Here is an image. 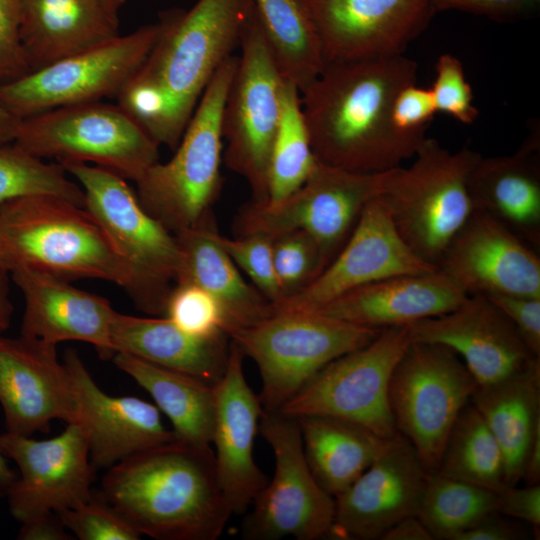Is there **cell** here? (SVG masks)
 <instances>
[{
  "label": "cell",
  "mask_w": 540,
  "mask_h": 540,
  "mask_svg": "<svg viewBox=\"0 0 540 540\" xmlns=\"http://www.w3.org/2000/svg\"><path fill=\"white\" fill-rule=\"evenodd\" d=\"M417 78V62L405 55L326 63L300 93L316 159L378 173L412 158L427 136L398 132L390 113L396 94Z\"/></svg>",
  "instance_id": "6da1fadb"
},
{
  "label": "cell",
  "mask_w": 540,
  "mask_h": 540,
  "mask_svg": "<svg viewBox=\"0 0 540 540\" xmlns=\"http://www.w3.org/2000/svg\"><path fill=\"white\" fill-rule=\"evenodd\" d=\"M252 0H198L160 16V35L117 104L160 146L175 149L204 91L239 46Z\"/></svg>",
  "instance_id": "7a4b0ae2"
},
{
  "label": "cell",
  "mask_w": 540,
  "mask_h": 540,
  "mask_svg": "<svg viewBox=\"0 0 540 540\" xmlns=\"http://www.w3.org/2000/svg\"><path fill=\"white\" fill-rule=\"evenodd\" d=\"M102 497L141 535L216 540L233 512L211 446L174 439L108 468Z\"/></svg>",
  "instance_id": "3957f363"
},
{
  "label": "cell",
  "mask_w": 540,
  "mask_h": 540,
  "mask_svg": "<svg viewBox=\"0 0 540 540\" xmlns=\"http://www.w3.org/2000/svg\"><path fill=\"white\" fill-rule=\"evenodd\" d=\"M0 237L11 260L66 280L101 279L128 289V269L85 207L53 195L0 204ZM10 269V270H11Z\"/></svg>",
  "instance_id": "277c9868"
},
{
  "label": "cell",
  "mask_w": 540,
  "mask_h": 540,
  "mask_svg": "<svg viewBox=\"0 0 540 540\" xmlns=\"http://www.w3.org/2000/svg\"><path fill=\"white\" fill-rule=\"evenodd\" d=\"M59 165L78 181L84 207L124 261L130 276L126 292L135 305L150 315H164L182 264L176 236L143 208L125 178L83 162Z\"/></svg>",
  "instance_id": "5b68a950"
},
{
  "label": "cell",
  "mask_w": 540,
  "mask_h": 540,
  "mask_svg": "<svg viewBox=\"0 0 540 540\" xmlns=\"http://www.w3.org/2000/svg\"><path fill=\"white\" fill-rule=\"evenodd\" d=\"M480 156L468 146L452 152L426 137L409 167L385 171L379 196L398 233L436 267L474 211L468 178Z\"/></svg>",
  "instance_id": "8992f818"
},
{
  "label": "cell",
  "mask_w": 540,
  "mask_h": 540,
  "mask_svg": "<svg viewBox=\"0 0 540 540\" xmlns=\"http://www.w3.org/2000/svg\"><path fill=\"white\" fill-rule=\"evenodd\" d=\"M238 57H228L204 91L173 157L135 183L143 208L174 235L200 222L221 189L222 111Z\"/></svg>",
  "instance_id": "52a82bcc"
},
{
  "label": "cell",
  "mask_w": 540,
  "mask_h": 540,
  "mask_svg": "<svg viewBox=\"0 0 540 540\" xmlns=\"http://www.w3.org/2000/svg\"><path fill=\"white\" fill-rule=\"evenodd\" d=\"M382 329L318 311H275L229 338L257 365L262 411H279L325 365L374 340Z\"/></svg>",
  "instance_id": "ba28073f"
},
{
  "label": "cell",
  "mask_w": 540,
  "mask_h": 540,
  "mask_svg": "<svg viewBox=\"0 0 540 540\" xmlns=\"http://www.w3.org/2000/svg\"><path fill=\"white\" fill-rule=\"evenodd\" d=\"M13 144L43 158L93 163L136 182L158 162L159 145L118 104L63 106L17 123Z\"/></svg>",
  "instance_id": "9c48e42d"
},
{
  "label": "cell",
  "mask_w": 540,
  "mask_h": 540,
  "mask_svg": "<svg viewBox=\"0 0 540 540\" xmlns=\"http://www.w3.org/2000/svg\"><path fill=\"white\" fill-rule=\"evenodd\" d=\"M240 56L221 118L227 168L243 177L252 201L268 199V167L282 113L280 74L253 10L239 41Z\"/></svg>",
  "instance_id": "30bf717a"
},
{
  "label": "cell",
  "mask_w": 540,
  "mask_h": 540,
  "mask_svg": "<svg viewBox=\"0 0 540 540\" xmlns=\"http://www.w3.org/2000/svg\"><path fill=\"white\" fill-rule=\"evenodd\" d=\"M477 386L462 359L440 344L411 341L396 364L390 411L427 473L437 472L450 430Z\"/></svg>",
  "instance_id": "8fae6325"
},
{
  "label": "cell",
  "mask_w": 540,
  "mask_h": 540,
  "mask_svg": "<svg viewBox=\"0 0 540 540\" xmlns=\"http://www.w3.org/2000/svg\"><path fill=\"white\" fill-rule=\"evenodd\" d=\"M161 28L159 20L118 34L0 85V105L20 120L63 106L116 98L149 54Z\"/></svg>",
  "instance_id": "7c38bea8"
},
{
  "label": "cell",
  "mask_w": 540,
  "mask_h": 540,
  "mask_svg": "<svg viewBox=\"0 0 540 540\" xmlns=\"http://www.w3.org/2000/svg\"><path fill=\"white\" fill-rule=\"evenodd\" d=\"M385 171L364 173L317 161L304 184L281 203L251 201L234 221L236 236L260 234L272 240L295 230L308 233L328 264L354 230L365 206L381 193Z\"/></svg>",
  "instance_id": "4fadbf2b"
},
{
  "label": "cell",
  "mask_w": 540,
  "mask_h": 540,
  "mask_svg": "<svg viewBox=\"0 0 540 540\" xmlns=\"http://www.w3.org/2000/svg\"><path fill=\"white\" fill-rule=\"evenodd\" d=\"M410 343L406 326L382 329L367 345L325 365L279 411L295 418H341L382 438L394 437L398 432L389 407V382Z\"/></svg>",
  "instance_id": "5bb4252c"
},
{
  "label": "cell",
  "mask_w": 540,
  "mask_h": 540,
  "mask_svg": "<svg viewBox=\"0 0 540 540\" xmlns=\"http://www.w3.org/2000/svg\"><path fill=\"white\" fill-rule=\"evenodd\" d=\"M259 430L273 450L274 475L253 500L242 534L250 540L328 537L335 499L317 482L305 458L298 420L262 411Z\"/></svg>",
  "instance_id": "9a60e30c"
},
{
  "label": "cell",
  "mask_w": 540,
  "mask_h": 540,
  "mask_svg": "<svg viewBox=\"0 0 540 540\" xmlns=\"http://www.w3.org/2000/svg\"><path fill=\"white\" fill-rule=\"evenodd\" d=\"M0 449L20 471L6 496L11 515L20 523L76 508L93 497L96 469L79 421L47 440L6 432L0 436Z\"/></svg>",
  "instance_id": "2e32d148"
},
{
  "label": "cell",
  "mask_w": 540,
  "mask_h": 540,
  "mask_svg": "<svg viewBox=\"0 0 540 540\" xmlns=\"http://www.w3.org/2000/svg\"><path fill=\"white\" fill-rule=\"evenodd\" d=\"M435 269L403 240L378 195L365 206L348 240L322 273L275 311H316L355 288Z\"/></svg>",
  "instance_id": "e0dca14e"
},
{
  "label": "cell",
  "mask_w": 540,
  "mask_h": 540,
  "mask_svg": "<svg viewBox=\"0 0 540 540\" xmlns=\"http://www.w3.org/2000/svg\"><path fill=\"white\" fill-rule=\"evenodd\" d=\"M325 64L404 55L436 14L433 0H302Z\"/></svg>",
  "instance_id": "ac0fdd59"
},
{
  "label": "cell",
  "mask_w": 540,
  "mask_h": 540,
  "mask_svg": "<svg viewBox=\"0 0 540 540\" xmlns=\"http://www.w3.org/2000/svg\"><path fill=\"white\" fill-rule=\"evenodd\" d=\"M427 474L413 445L398 432L374 462L334 498L329 537L381 539L394 524L417 515Z\"/></svg>",
  "instance_id": "d6986e66"
},
{
  "label": "cell",
  "mask_w": 540,
  "mask_h": 540,
  "mask_svg": "<svg viewBox=\"0 0 540 540\" xmlns=\"http://www.w3.org/2000/svg\"><path fill=\"white\" fill-rule=\"evenodd\" d=\"M0 403L13 434L45 432L54 419L79 420L71 377L56 346L37 339L0 334Z\"/></svg>",
  "instance_id": "ffe728a7"
},
{
  "label": "cell",
  "mask_w": 540,
  "mask_h": 540,
  "mask_svg": "<svg viewBox=\"0 0 540 540\" xmlns=\"http://www.w3.org/2000/svg\"><path fill=\"white\" fill-rule=\"evenodd\" d=\"M437 268L468 295L540 297L538 252L480 211L453 237Z\"/></svg>",
  "instance_id": "44dd1931"
},
{
  "label": "cell",
  "mask_w": 540,
  "mask_h": 540,
  "mask_svg": "<svg viewBox=\"0 0 540 540\" xmlns=\"http://www.w3.org/2000/svg\"><path fill=\"white\" fill-rule=\"evenodd\" d=\"M406 327L412 342L453 350L478 384L505 379L540 358L530 352L509 318L482 294L468 295L452 311Z\"/></svg>",
  "instance_id": "7402d4cb"
},
{
  "label": "cell",
  "mask_w": 540,
  "mask_h": 540,
  "mask_svg": "<svg viewBox=\"0 0 540 540\" xmlns=\"http://www.w3.org/2000/svg\"><path fill=\"white\" fill-rule=\"evenodd\" d=\"M244 357L231 341L226 369L214 384L211 444L218 481L233 514H245L268 482L254 460L262 407L244 376Z\"/></svg>",
  "instance_id": "603a6c76"
},
{
  "label": "cell",
  "mask_w": 540,
  "mask_h": 540,
  "mask_svg": "<svg viewBox=\"0 0 540 540\" xmlns=\"http://www.w3.org/2000/svg\"><path fill=\"white\" fill-rule=\"evenodd\" d=\"M63 363L71 377L79 422L84 426L93 467L108 469L144 450L176 439L155 404L134 396H110L101 390L74 349Z\"/></svg>",
  "instance_id": "cb8c5ba5"
},
{
  "label": "cell",
  "mask_w": 540,
  "mask_h": 540,
  "mask_svg": "<svg viewBox=\"0 0 540 540\" xmlns=\"http://www.w3.org/2000/svg\"><path fill=\"white\" fill-rule=\"evenodd\" d=\"M10 276L25 300L21 336L55 346L64 341L86 342L102 358L113 357L111 329L116 311L107 299L27 265L14 266Z\"/></svg>",
  "instance_id": "d4e9b609"
},
{
  "label": "cell",
  "mask_w": 540,
  "mask_h": 540,
  "mask_svg": "<svg viewBox=\"0 0 540 540\" xmlns=\"http://www.w3.org/2000/svg\"><path fill=\"white\" fill-rule=\"evenodd\" d=\"M468 190L480 211L538 252L540 248V126L533 124L512 154L483 157L474 164Z\"/></svg>",
  "instance_id": "484cf974"
},
{
  "label": "cell",
  "mask_w": 540,
  "mask_h": 540,
  "mask_svg": "<svg viewBox=\"0 0 540 540\" xmlns=\"http://www.w3.org/2000/svg\"><path fill=\"white\" fill-rule=\"evenodd\" d=\"M467 296L437 268L355 288L316 311L357 326L384 329L448 313Z\"/></svg>",
  "instance_id": "4316f807"
},
{
  "label": "cell",
  "mask_w": 540,
  "mask_h": 540,
  "mask_svg": "<svg viewBox=\"0 0 540 540\" xmlns=\"http://www.w3.org/2000/svg\"><path fill=\"white\" fill-rule=\"evenodd\" d=\"M212 211L198 224L176 234L182 252L178 283H193L211 294L220 305L229 336L275 312L274 305L239 273L236 264L217 240Z\"/></svg>",
  "instance_id": "83f0119b"
},
{
  "label": "cell",
  "mask_w": 540,
  "mask_h": 540,
  "mask_svg": "<svg viewBox=\"0 0 540 540\" xmlns=\"http://www.w3.org/2000/svg\"><path fill=\"white\" fill-rule=\"evenodd\" d=\"M31 72L119 34L99 0H18Z\"/></svg>",
  "instance_id": "f1b7e54d"
},
{
  "label": "cell",
  "mask_w": 540,
  "mask_h": 540,
  "mask_svg": "<svg viewBox=\"0 0 540 540\" xmlns=\"http://www.w3.org/2000/svg\"><path fill=\"white\" fill-rule=\"evenodd\" d=\"M227 338L226 335L212 338L192 336L166 316L138 317L117 311L111 329L114 354L128 353L213 385L227 366L230 346Z\"/></svg>",
  "instance_id": "f546056e"
},
{
  "label": "cell",
  "mask_w": 540,
  "mask_h": 540,
  "mask_svg": "<svg viewBox=\"0 0 540 540\" xmlns=\"http://www.w3.org/2000/svg\"><path fill=\"white\" fill-rule=\"evenodd\" d=\"M469 401L502 451L506 485H517L533 437L540 428V358L505 379L478 384Z\"/></svg>",
  "instance_id": "4dcf8cb0"
},
{
  "label": "cell",
  "mask_w": 540,
  "mask_h": 540,
  "mask_svg": "<svg viewBox=\"0 0 540 540\" xmlns=\"http://www.w3.org/2000/svg\"><path fill=\"white\" fill-rule=\"evenodd\" d=\"M296 419L308 466L319 485L334 498L374 462L389 441L341 418L306 415Z\"/></svg>",
  "instance_id": "1f68e13d"
},
{
  "label": "cell",
  "mask_w": 540,
  "mask_h": 540,
  "mask_svg": "<svg viewBox=\"0 0 540 540\" xmlns=\"http://www.w3.org/2000/svg\"><path fill=\"white\" fill-rule=\"evenodd\" d=\"M112 360L149 393L160 412L170 420L176 439L211 446L215 409L213 384L124 352L115 353Z\"/></svg>",
  "instance_id": "d6a6232c"
},
{
  "label": "cell",
  "mask_w": 540,
  "mask_h": 540,
  "mask_svg": "<svg viewBox=\"0 0 540 540\" xmlns=\"http://www.w3.org/2000/svg\"><path fill=\"white\" fill-rule=\"evenodd\" d=\"M263 36L282 77L302 93L325 66L322 43L302 0H252Z\"/></svg>",
  "instance_id": "836d02e7"
},
{
  "label": "cell",
  "mask_w": 540,
  "mask_h": 540,
  "mask_svg": "<svg viewBox=\"0 0 540 540\" xmlns=\"http://www.w3.org/2000/svg\"><path fill=\"white\" fill-rule=\"evenodd\" d=\"M437 473L496 493L507 486L502 451L470 401L450 430Z\"/></svg>",
  "instance_id": "e575fe53"
},
{
  "label": "cell",
  "mask_w": 540,
  "mask_h": 540,
  "mask_svg": "<svg viewBox=\"0 0 540 540\" xmlns=\"http://www.w3.org/2000/svg\"><path fill=\"white\" fill-rule=\"evenodd\" d=\"M304 120L298 88L285 80L282 113L268 167V199L274 206L308 179L317 164Z\"/></svg>",
  "instance_id": "d590c367"
},
{
  "label": "cell",
  "mask_w": 540,
  "mask_h": 540,
  "mask_svg": "<svg viewBox=\"0 0 540 540\" xmlns=\"http://www.w3.org/2000/svg\"><path fill=\"white\" fill-rule=\"evenodd\" d=\"M496 512V492L434 472L427 474L417 516L433 539L454 540Z\"/></svg>",
  "instance_id": "8d00e7d4"
},
{
  "label": "cell",
  "mask_w": 540,
  "mask_h": 540,
  "mask_svg": "<svg viewBox=\"0 0 540 540\" xmlns=\"http://www.w3.org/2000/svg\"><path fill=\"white\" fill-rule=\"evenodd\" d=\"M64 168L46 163L15 144H0V204L28 195H53L85 205L81 186Z\"/></svg>",
  "instance_id": "74e56055"
},
{
  "label": "cell",
  "mask_w": 540,
  "mask_h": 540,
  "mask_svg": "<svg viewBox=\"0 0 540 540\" xmlns=\"http://www.w3.org/2000/svg\"><path fill=\"white\" fill-rule=\"evenodd\" d=\"M273 263L282 301L306 288L328 265L317 242L302 230L273 240Z\"/></svg>",
  "instance_id": "f35d334b"
},
{
  "label": "cell",
  "mask_w": 540,
  "mask_h": 540,
  "mask_svg": "<svg viewBox=\"0 0 540 540\" xmlns=\"http://www.w3.org/2000/svg\"><path fill=\"white\" fill-rule=\"evenodd\" d=\"M164 315L192 336H227L220 305L211 294L196 284H175L168 297Z\"/></svg>",
  "instance_id": "ab89813d"
},
{
  "label": "cell",
  "mask_w": 540,
  "mask_h": 540,
  "mask_svg": "<svg viewBox=\"0 0 540 540\" xmlns=\"http://www.w3.org/2000/svg\"><path fill=\"white\" fill-rule=\"evenodd\" d=\"M217 240L234 263L276 307L283 299L273 263V240L260 234L235 236L218 233Z\"/></svg>",
  "instance_id": "60d3db41"
},
{
  "label": "cell",
  "mask_w": 540,
  "mask_h": 540,
  "mask_svg": "<svg viewBox=\"0 0 540 540\" xmlns=\"http://www.w3.org/2000/svg\"><path fill=\"white\" fill-rule=\"evenodd\" d=\"M66 529L80 540H138L141 534L101 497L56 512Z\"/></svg>",
  "instance_id": "b9f144b4"
},
{
  "label": "cell",
  "mask_w": 540,
  "mask_h": 540,
  "mask_svg": "<svg viewBox=\"0 0 540 540\" xmlns=\"http://www.w3.org/2000/svg\"><path fill=\"white\" fill-rule=\"evenodd\" d=\"M436 112L447 114L464 125H472L479 117L474 95L467 81L462 62L450 53L439 56L435 79L429 88Z\"/></svg>",
  "instance_id": "7bdbcfd3"
},
{
  "label": "cell",
  "mask_w": 540,
  "mask_h": 540,
  "mask_svg": "<svg viewBox=\"0 0 540 540\" xmlns=\"http://www.w3.org/2000/svg\"><path fill=\"white\" fill-rule=\"evenodd\" d=\"M30 72L21 40L18 0H0V85Z\"/></svg>",
  "instance_id": "ee69618b"
},
{
  "label": "cell",
  "mask_w": 540,
  "mask_h": 540,
  "mask_svg": "<svg viewBox=\"0 0 540 540\" xmlns=\"http://www.w3.org/2000/svg\"><path fill=\"white\" fill-rule=\"evenodd\" d=\"M436 113L430 90L413 83L396 94L390 121L400 133L424 137Z\"/></svg>",
  "instance_id": "f6af8a7d"
},
{
  "label": "cell",
  "mask_w": 540,
  "mask_h": 540,
  "mask_svg": "<svg viewBox=\"0 0 540 540\" xmlns=\"http://www.w3.org/2000/svg\"><path fill=\"white\" fill-rule=\"evenodd\" d=\"M487 296L513 323L530 352L540 357V297Z\"/></svg>",
  "instance_id": "bcb514c9"
},
{
  "label": "cell",
  "mask_w": 540,
  "mask_h": 540,
  "mask_svg": "<svg viewBox=\"0 0 540 540\" xmlns=\"http://www.w3.org/2000/svg\"><path fill=\"white\" fill-rule=\"evenodd\" d=\"M540 0H433L435 13L457 11L494 21H513L534 13Z\"/></svg>",
  "instance_id": "7dc6e473"
},
{
  "label": "cell",
  "mask_w": 540,
  "mask_h": 540,
  "mask_svg": "<svg viewBox=\"0 0 540 540\" xmlns=\"http://www.w3.org/2000/svg\"><path fill=\"white\" fill-rule=\"evenodd\" d=\"M497 512L511 519L530 524L534 535L540 531V485L523 488L506 486L497 493Z\"/></svg>",
  "instance_id": "c3c4849f"
},
{
  "label": "cell",
  "mask_w": 540,
  "mask_h": 540,
  "mask_svg": "<svg viewBox=\"0 0 540 540\" xmlns=\"http://www.w3.org/2000/svg\"><path fill=\"white\" fill-rule=\"evenodd\" d=\"M508 517L496 512L486 516L473 526L459 533L454 540H519L526 539L527 532Z\"/></svg>",
  "instance_id": "681fc988"
},
{
  "label": "cell",
  "mask_w": 540,
  "mask_h": 540,
  "mask_svg": "<svg viewBox=\"0 0 540 540\" xmlns=\"http://www.w3.org/2000/svg\"><path fill=\"white\" fill-rule=\"evenodd\" d=\"M18 534L21 540H68L71 539L56 513L45 514L21 523Z\"/></svg>",
  "instance_id": "f907efd6"
},
{
  "label": "cell",
  "mask_w": 540,
  "mask_h": 540,
  "mask_svg": "<svg viewBox=\"0 0 540 540\" xmlns=\"http://www.w3.org/2000/svg\"><path fill=\"white\" fill-rule=\"evenodd\" d=\"M380 540H433L417 515L406 517L389 528Z\"/></svg>",
  "instance_id": "816d5d0a"
},
{
  "label": "cell",
  "mask_w": 540,
  "mask_h": 540,
  "mask_svg": "<svg viewBox=\"0 0 540 540\" xmlns=\"http://www.w3.org/2000/svg\"><path fill=\"white\" fill-rule=\"evenodd\" d=\"M525 485L540 483V428L537 429L527 453L522 478Z\"/></svg>",
  "instance_id": "f5cc1de1"
},
{
  "label": "cell",
  "mask_w": 540,
  "mask_h": 540,
  "mask_svg": "<svg viewBox=\"0 0 540 540\" xmlns=\"http://www.w3.org/2000/svg\"><path fill=\"white\" fill-rule=\"evenodd\" d=\"M9 277L10 270L0 265V334L8 329L14 311L9 297Z\"/></svg>",
  "instance_id": "db71d44e"
},
{
  "label": "cell",
  "mask_w": 540,
  "mask_h": 540,
  "mask_svg": "<svg viewBox=\"0 0 540 540\" xmlns=\"http://www.w3.org/2000/svg\"><path fill=\"white\" fill-rule=\"evenodd\" d=\"M18 121L0 105V144L13 143Z\"/></svg>",
  "instance_id": "11a10c76"
},
{
  "label": "cell",
  "mask_w": 540,
  "mask_h": 540,
  "mask_svg": "<svg viewBox=\"0 0 540 540\" xmlns=\"http://www.w3.org/2000/svg\"><path fill=\"white\" fill-rule=\"evenodd\" d=\"M16 479L15 473L9 468L5 455L0 449V497L7 496Z\"/></svg>",
  "instance_id": "9f6ffc18"
},
{
  "label": "cell",
  "mask_w": 540,
  "mask_h": 540,
  "mask_svg": "<svg viewBox=\"0 0 540 540\" xmlns=\"http://www.w3.org/2000/svg\"><path fill=\"white\" fill-rule=\"evenodd\" d=\"M106 12L115 20H118V13L126 0H99Z\"/></svg>",
  "instance_id": "6f0895ef"
},
{
  "label": "cell",
  "mask_w": 540,
  "mask_h": 540,
  "mask_svg": "<svg viewBox=\"0 0 540 540\" xmlns=\"http://www.w3.org/2000/svg\"><path fill=\"white\" fill-rule=\"evenodd\" d=\"M0 265L6 266L9 270L12 267L10 254L0 237Z\"/></svg>",
  "instance_id": "680465c9"
}]
</instances>
